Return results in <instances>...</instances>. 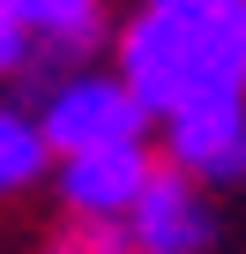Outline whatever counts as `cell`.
Listing matches in <instances>:
<instances>
[{
	"label": "cell",
	"instance_id": "1",
	"mask_svg": "<svg viewBox=\"0 0 246 254\" xmlns=\"http://www.w3.org/2000/svg\"><path fill=\"white\" fill-rule=\"evenodd\" d=\"M38 127L52 157H82V150H119V142H142L149 127V105L119 82V75H67L45 90L38 105Z\"/></svg>",
	"mask_w": 246,
	"mask_h": 254
},
{
	"label": "cell",
	"instance_id": "2",
	"mask_svg": "<svg viewBox=\"0 0 246 254\" xmlns=\"http://www.w3.org/2000/svg\"><path fill=\"white\" fill-rule=\"evenodd\" d=\"M164 165L216 187L246 172V97H194L164 120Z\"/></svg>",
	"mask_w": 246,
	"mask_h": 254
},
{
	"label": "cell",
	"instance_id": "3",
	"mask_svg": "<svg viewBox=\"0 0 246 254\" xmlns=\"http://www.w3.org/2000/svg\"><path fill=\"white\" fill-rule=\"evenodd\" d=\"M149 150L142 142H119V150H82V157H60V202L75 224H127V209L142 202L149 187Z\"/></svg>",
	"mask_w": 246,
	"mask_h": 254
},
{
	"label": "cell",
	"instance_id": "4",
	"mask_svg": "<svg viewBox=\"0 0 246 254\" xmlns=\"http://www.w3.org/2000/svg\"><path fill=\"white\" fill-rule=\"evenodd\" d=\"M119 232L142 254H201L209 247V194H201V180H187L179 165H157Z\"/></svg>",
	"mask_w": 246,
	"mask_h": 254
},
{
	"label": "cell",
	"instance_id": "5",
	"mask_svg": "<svg viewBox=\"0 0 246 254\" xmlns=\"http://www.w3.org/2000/svg\"><path fill=\"white\" fill-rule=\"evenodd\" d=\"M52 165V142H45V127L38 112H15V105H0V202H15L23 187H38Z\"/></svg>",
	"mask_w": 246,
	"mask_h": 254
},
{
	"label": "cell",
	"instance_id": "6",
	"mask_svg": "<svg viewBox=\"0 0 246 254\" xmlns=\"http://www.w3.org/2000/svg\"><path fill=\"white\" fill-rule=\"evenodd\" d=\"M8 8L30 23V38L38 45H52V53H82L90 38H97V23H104V0H8Z\"/></svg>",
	"mask_w": 246,
	"mask_h": 254
},
{
	"label": "cell",
	"instance_id": "7",
	"mask_svg": "<svg viewBox=\"0 0 246 254\" xmlns=\"http://www.w3.org/2000/svg\"><path fill=\"white\" fill-rule=\"evenodd\" d=\"M45 254H142L119 224H67V232H52L45 239Z\"/></svg>",
	"mask_w": 246,
	"mask_h": 254
},
{
	"label": "cell",
	"instance_id": "8",
	"mask_svg": "<svg viewBox=\"0 0 246 254\" xmlns=\"http://www.w3.org/2000/svg\"><path fill=\"white\" fill-rule=\"evenodd\" d=\"M30 53H38L30 23L8 8V0H0V82H8V75H23V67H30Z\"/></svg>",
	"mask_w": 246,
	"mask_h": 254
}]
</instances>
